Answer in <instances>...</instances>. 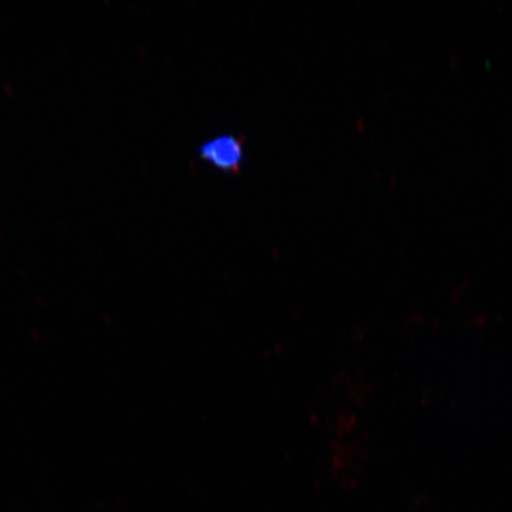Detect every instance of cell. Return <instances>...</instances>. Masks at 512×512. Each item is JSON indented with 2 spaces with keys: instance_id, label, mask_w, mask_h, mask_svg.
Wrapping results in <instances>:
<instances>
[{
  "instance_id": "1",
  "label": "cell",
  "mask_w": 512,
  "mask_h": 512,
  "mask_svg": "<svg viewBox=\"0 0 512 512\" xmlns=\"http://www.w3.org/2000/svg\"><path fill=\"white\" fill-rule=\"evenodd\" d=\"M239 152L238 145L234 142H228V140L211 144L208 147L209 158L221 166H227V168H232L238 163L236 160H238Z\"/></svg>"
}]
</instances>
